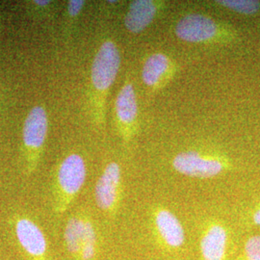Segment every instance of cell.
<instances>
[{
  "instance_id": "5bb4252c",
  "label": "cell",
  "mask_w": 260,
  "mask_h": 260,
  "mask_svg": "<svg viewBox=\"0 0 260 260\" xmlns=\"http://www.w3.org/2000/svg\"><path fill=\"white\" fill-rule=\"evenodd\" d=\"M216 4L243 15H252L260 9V3L254 0H218Z\"/></svg>"
},
{
  "instance_id": "6da1fadb",
  "label": "cell",
  "mask_w": 260,
  "mask_h": 260,
  "mask_svg": "<svg viewBox=\"0 0 260 260\" xmlns=\"http://www.w3.org/2000/svg\"><path fill=\"white\" fill-rule=\"evenodd\" d=\"M121 67V54L117 45L107 40L103 42L93 58L91 81L94 92L103 95L115 82Z\"/></svg>"
},
{
  "instance_id": "9a60e30c",
  "label": "cell",
  "mask_w": 260,
  "mask_h": 260,
  "mask_svg": "<svg viewBox=\"0 0 260 260\" xmlns=\"http://www.w3.org/2000/svg\"><path fill=\"white\" fill-rule=\"evenodd\" d=\"M241 260H260V235H253L246 241Z\"/></svg>"
},
{
  "instance_id": "9c48e42d",
  "label": "cell",
  "mask_w": 260,
  "mask_h": 260,
  "mask_svg": "<svg viewBox=\"0 0 260 260\" xmlns=\"http://www.w3.org/2000/svg\"><path fill=\"white\" fill-rule=\"evenodd\" d=\"M175 72L174 61L165 53L155 52L146 59L142 70V79L146 86L155 90L165 86Z\"/></svg>"
},
{
  "instance_id": "ac0fdd59",
  "label": "cell",
  "mask_w": 260,
  "mask_h": 260,
  "mask_svg": "<svg viewBox=\"0 0 260 260\" xmlns=\"http://www.w3.org/2000/svg\"><path fill=\"white\" fill-rule=\"evenodd\" d=\"M252 221L255 224L260 225V208H258L252 215Z\"/></svg>"
},
{
  "instance_id": "ba28073f",
  "label": "cell",
  "mask_w": 260,
  "mask_h": 260,
  "mask_svg": "<svg viewBox=\"0 0 260 260\" xmlns=\"http://www.w3.org/2000/svg\"><path fill=\"white\" fill-rule=\"evenodd\" d=\"M64 235L68 251L77 258L85 247L96 245V233L93 223L83 216L72 217L67 223Z\"/></svg>"
},
{
  "instance_id": "52a82bcc",
  "label": "cell",
  "mask_w": 260,
  "mask_h": 260,
  "mask_svg": "<svg viewBox=\"0 0 260 260\" xmlns=\"http://www.w3.org/2000/svg\"><path fill=\"white\" fill-rule=\"evenodd\" d=\"M48 118L46 109L40 105L34 106L28 113L24 121L22 138L30 157H36L46 141Z\"/></svg>"
},
{
  "instance_id": "5b68a950",
  "label": "cell",
  "mask_w": 260,
  "mask_h": 260,
  "mask_svg": "<svg viewBox=\"0 0 260 260\" xmlns=\"http://www.w3.org/2000/svg\"><path fill=\"white\" fill-rule=\"evenodd\" d=\"M138 102L132 82L123 84L115 102V114L119 131L124 142L132 139L138 121Z\"/></svg>"
},
{
  "instance_id": "30bf717a",
  "label": "cell",
  "mask_w": 260,
  "mask_h": 260,
  "mask_svg": "<svg viewBox=\"0 0 260 260\" xmlns=\"http://www.w3.org/2000/svg\"><path fill=\"white\" fill-rule=\"evenodd\" d=\"M153 223L159 238L171 249H179L185 242V231L179 219L166 208H158Z\"/></svg>"
},
{
  "instance_id": "3957f363",
  "label": "cell",
  "mask_w": 260,
  "mask_h": 260,
  "mask_svg": "<svg viewBox=\"0 0 260 260\" xmlns=\"http://www.w3.org/2000/svg\"><path fill=\"white\" fill-rule=\"evenodd\" d=\"M172 164L177 173L196 178L217 177L226 168V163L222 158L203 154L195 150L179 152L173 159Z\"/></svg>"
},
{
  "instance_id": "e0dca14e",
  "label": "cell",
  "mask_w": 260,
  "mask_h": 260,
  "mask_svg": "<svg viewBox=\"0 0 260 260\" xmlns=\"http://www.w3.org/2000/svg\"><path fill=\"white\" fill-rule=\"evenodd\" d=\"M34 3L36 4V6H38V7L46 8L51 2H50V1H47V0H37V1H34Z\"/></svg>"
},
{
  "instance_id": "4fadbf2b",
  "label": "cell",
  "mask_w": 260,
  "mask_h": 260,
  "mask_svg": "<svg viewBox=\"0 0 260 260\" xmlns=\"http://www.w3.org/2000/svg\"><path fill=\"white\" fill-rule=\"evenodd\" d=\"M229 245V233L223 224L210 223L200 242L203 260H224Z\"/></svg>"
},
{
  "instance_id": "2e32d148",
  "label": "cell",
  "mask_w": 260,
  "mask_h": 260,
  "mask_svg": "<svg viewBox=\"0 0 260 260\" xmlns=\"http://www.w3.org/2000/svg\"><path fill=\"white\" fill-rule=\"evenodd\" d=\"M85 6V1L83 0H71L68 3V13L70 17L76 18L80 15L81 11Z\"/></svg>"
},
{
  "instance_id": "7c38bea8",
  "label": "cell",
  "mask_w": 260,
  "mask_h": 260,
  "mask_svg": "<svg viewBox=\"0 0 260 260\" xmlns=\"http://www.w3.org/2000/svg\"><path fill=\"white\" fill-rule=\"evenodd\" d=\"M16 235L22 249L35 259H44L47 251L46 236L33 221L21 218L16 223Z\"/></svg>"
},
{
  "instance_id": "277c9868",
  "label": "cell",
  "mask_w": 260,
  "mask_h": 260,
  "mask_svg": "<svg viewBox=\"0 0 260 260\" xmlns=\"http://www.w3.org/2000/svg\"><path fill=\"white\" fill-rule=\"evenodd\" d=\"M176 36L181 41L202 44L216 41L222 33L221 26L212 18L203 14H188L177 21Z\"/></svg>"
},
{
  "instance_id": "8fae6325",
  "label": "cell",
  "mask_w": 260,
  "mask_h": 260,
  "mask_svg": "<svg viewBox=\"0 0 260 260\" xmlns=\"http://www.w3.org/2000/svg\"><path fill=\"white\" fill-rule=\"evenodd\" d=\"M162 6V2L154 0H134L130 2L127 13L124 16V26L132 34L142 33L152 23Z\"/></svg>"
},
{
  "instance_id": "8992f818",
  "label": "cell",
  "mask_w": 260,
  "mask_h": 260,
  "mask_svg": "<svg viewBox=\"0 0 260 260\" xmlns=\"http://www.w3.org/2000/svg\"><path fill=\"white\" fill-rule=\"evenodd\" d=\"M121 171L117 162L109 163L103 170L94 188L95 203L103 211H115L121 190Z\"/></svg>"
},
{
  "instance_id": "7a4b0ae2",
  "label": "cell",
  "mask_w": 260,
  "mask_h": 260,
  "mask_svg": "<svg viewBox=\"0 0 260 260\" xmlns=\"http://www.w3.org/2000/svg\"><path fill=\"white\" fill-rule=\"evenodd\" d=\"M86 177L87 168L81 155L72 153L63 160L57 175L60 211H64L80 192Z\"/></svg>"
}]
</instances>
